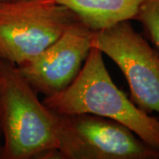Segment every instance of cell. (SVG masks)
<instances>
[{
    "mask_svg": "<svg viewBox=\"0 0 159 159\" xmlns=\"http://www.w3.org/2000/svg\"><path fill=\"white\" fill-rule=\"evenodd\" d=\"M76 20L74 12L55 0L0 4V59L20 66L44 51Z\"/></svg>",
    "mask_w": 159,
    "mask_h": 159,
    "instance_id": "cell-3",
    "label": "cell"
},
{
    "mask_svg": "<svg viewBox=\"0 0 159 159\" xmlns=\"http://www.w3.org/2000/svg\"><path fill=\"white\" fill-rule=\"evenodd\" d=\"M58 114L40 101L17 66L0 59L1 159L55 158Z\"/></svg>",
    "mask_w": 159,
    "mask_h": 159,
    "instance_id": "cell-1",
    "label": "cell"
},
{
    "mask_svg": "<svg viewBox=\"0 0 159 159\" xmlns=\"http://www.w3.org/2000/svg\"><path fill=\"white\" fill-rule=\"evenodd\" d=\"M43 102L59 115L92 114L124 125L159 150V119L139 109L115 85L102 53L92 47L79 74L70 85Z\"/></svg>",
    "mask_w": 159,
    "mask_h": 159,
    "instance_id": "cell-2",
    "label": "cell"
},
{
    "mask_svg": "<svg viewBox=\"0 0 159 159\" xmlns=\"http://www.w3.org/2000/svg\"><path fill=\"white\" fill-rule=\"evenodd\" d=\"M55 158L159 159V150L112 119L87 113L58 114Z\"/></svg>",
    "mask_w": 159,
    "mask_h": 159,
    "instance_id": "cell-4",
    "label": "cell"
},
{
    "mask_svg": "<svg viewBox=\"0 0 159 159\" xmlns=\"http://www.w3.org/2000/svg\"><path fill=\"white\" fill-rule=\"evenodd\" d=\"M93 31L79 20L36 57L17 66L37 93L52 96L77 77L92 48Z\"/></svg>",
    "mask_w": 159,
    "mask_h": 159,
    "instance_id": "cell-6",
    "label": "cell"
},
{
    "mask_svg": "<svg viewBox=\"0 0 159 159\" xmlns=\"http://www.w3.org/2000/svg\"><path fill=\"white\" fill-rule=\"evenodd\" d=\"M8 1H11V0H0V4L5 3V2H8Z\"/></svg>",
    "mask_w": 159,
    "mask_h": 159,
    "instance_id": "cell-10",
    "label": "cell"
},
{
    "mask_svg": "<svg viewBox=\"0 0 159 159\" xmlns=\"http://www.w3.org/2000/svg\"><path fill=\"white\" fill-rule=\"evenodd\" d=\"M92 47L120 69L130 89L131 101L147 114H159V53L130 20L93 31Z\"/></svg>",
    "mask_w": 159,
    "mask_h": 159,
    "instance_id": "cell-5",
    "label": "cell"
},
{
    "mask_svg": "<svg viewBox=\"0 0 159 159\" xmlns=\"http://www.w3.org/2000/svg\"><path fill=\"white\" fill-rule=\"evenodd\" d=\"M68 8L80 21L92 31L113 27L135 20L139 9L146 0H55Z\"/></svg>",
    "mask_w": 159,
    "mask_h": 159,
    "instance_id": "cell-7",
    "label": "cell"
},
{
    "mask_svg": "<svg viewBox=\"0 0 159 159\" xmlns=\"http://www.w3.org/2000/svg\"><path fill=\"white\" fill-rule=\"evenodd\" d=\"M135 20L142 25L143 36L159 53V0H146Z\"/></svg>",
    "mask_w": 159,
    "mask_h": 159,
    "instance_id": "cell-8",
    "label": "cell"
},
{
    "mask_svg": "<svg viewBox=\"0 0 159 159\" xmlns=\"http://www.w3.org/2000/svg\"><path fill=\"white\" fill-rule=\"evenodd\" d=\"M0 139H1V134H0ZM1 149H2V143L0 142V158H1Z\"/></svg>",
    "mask_w": 159,
    "mask_h": 159,
    "instance_id": "cell-9",
    "label": "cell"
}]
</instances>
